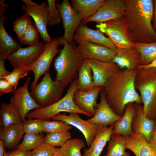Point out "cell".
<instances>
[{"label":"cell","instance_id":"2","mask_svg":"<svg viewBox=\"0 0 156 156\" xmlns=\"http://www.w3.org/2000/svg\"><path fill=\"white\" fill-rule=\"evenodd\" d=\"M138 70L137 68L120 69L109 79L104 86L108 103L119 115H123L128 104L142 103L135 86Z\"/></svg>","mask_w":156,"mask_h":156},{"label":"cell","instance_id":"15","mask_svg":"<svg viewBox=\"0 0 156 156\" xmlns=\"http://www.w3.org/2000/svg\"><path fill=\"white\" fill-rule=\"evenodd\" d=\"M45 44L42 42L26 48L21 47L8 57L14 67L23 65L28 66L34 62L43 51Z\"/></svg>","mask_w":156,"mask_h":156},{"label":"cell","instance_id":"18","mask_svg":"<svg viewBox=\"0 0 156 156\" xmlns=\"http://www.w3.org/2000/svg\"><path fill=\"white\" fill-rule=\"evenodd\" d=\"M47 1L42 2L36 7H30L24 5L22 10L34 19L35 24L44 42H51L52 39L47 30V19L48 13Z\"/></svg>","mask_w":156,"mask_h":156},{"label":"cell","instance_id":"25","mask_svg":"<svg viewBox=\"0 0 156 156\" xmlns=\"http://www.w3.org/2000/svg\"><path fill=\"white\" fill-rule=\"evenodd\" d=\"M24 134L22 123L20 122L1 129L0 139L2 141L5 149L13 150L16 148Z\"/></svg>","mask_w":156,"mask_h":156},{"label":"cell","instance_id":"17","mask_svg":"<svg viewBox=\"0 0 156 156\" xmlns=\"http://www.w3.org/2000/svg\"><path fill=\"white\" fill-rule=\"evenodd\" d=\"M86 59L92 72L95 86L104 87L109 79L120 70L112 61L104 62L91 59Z\"/></svg>","mask_w":156,"mask_h":156},{"label":"cell","instance_id":"10","mask_svg":"<svg viewBox=\"0 0 156 156\" xmlns=\"http://www.w3.org/2000/svg\"><path fill=\"white\" fill-rule=\"evenodd\" d=\"M31 77L27 78L23 86H20L13 92L10 103L18 111L21 118V122L26 118L27 114L31 111L40 108L31 96L28 90Z\"/></svg>","mask_w":156,"mask_h":156},{"label":"cell","instance_id":"30","mask_svg":"<svg viewBox=\"0 0 156 156\" xmlns=\"http://www.w3.org/2000/svg\"><path fill=\"white\" fill-rule=\"evenodd\" d=\"M91 71L87 61L84 59L83 63L78 70L77 89L85 90L95 86Z\"/></svg>","mask_w":156,"mask_h":156},{"label":"cell","instance_id":"49","mask_svg":"<svg viewBox=\"0 0 156 156\" xmlns=\"http://www.w3.org/2000/svg\"><path fill=\"white\" fill-rule=\"evenodd\" d=\"M5 149L2 141L0 140V156H5L6 153Z\"/></svg>","mask_w":156,"mask_h":156},{"label":"cell","instance_id":"31","mask_svg":"<svg viewBox=\"0 0 156 156\" xmlns=\"http://www.w3.org/2000/svg\"><path fill=\"white\" fill-rule=\"evenodd\" d=\"M141 57L140 65L148 64L156 59V41L150 43L134 42Z\"/></svg>","mask_w":156,"mask_h":156},{"label":"cell","instance_id":"51","mask_svg":"<svg viewBox=\"0 0 156 156\" xmlns=\"http://www.w3.org/2000/svg\"><path fill=\"white\" fill-rule=\"evenodd\" d=\"M101 156H107L106 155H105Z\"/></svg>","mask_w":156,"mask_h":156},{"label":"cell","instance_id":"12","mask_svg":"<svg viewBox=\"0 0 156 156\" xmlns=\"http://www.w3.org/2000/svg\"><path fill=\"white\" fill-rule=\"evenodd\" d=\"M51 119L64 121L77 128L83 135L88 147L94 141L99 127L98 125L91 123L87 120L82 119L77 113H70L68 115L59 113Z\"/></svg>","mask_w":156,"mask_h":156},{"label":"cell","instance_id":"11","mask_svg":"<svg viewBox=\"0 0 156 156\" xmlns=\"http://www.w3.org/2000/svg\"><path fill=\"white\" fill-rule=\"evenodd\" d=\"M60 11L63 23L64 33L63 37L68 43L73 41V36L82 19L72 8L68 0H63L61 3H56Z\"/></svg>","mask_w":156,"mask_h":156},{"label":"cell","instance_id":"41","mask_svg":"<svg viewBox=\"0 0 156 156\" xmlns=\"http://www.w3.org/2000/svg\"><path fill=\"white\" fill-rule=\"evenodd\" d=\"M59 148L44 142L32 150L31 156H52Z\"/></svg>","mask_w":156,"mask_h":156},{"label":"cell","instance_id":"29","mask_svg":"<svg viewBox=\"0 0 156 156\" xmlns=\"http://www.w3.org/2000/svg\"><path fill=\"white\" fill-rule=\"evenodd\" d=\"M127 142L125 137L118 134H112L107 147V156H130L125 151Z\"/></svg>","mask_w":156,"mask_h":156},{"label":"cell","instance_id":"42","mask_svg":"<svg viewBox=\"0 0 156 156\" xmlns=\"http://www.w3.org/2000/svg\"><path fill=\"white\" fill-rule=\"evenodd\" d=\"M14 90V87L7 80L4 79H0V96L13 92Z\"/></svg>","mask_w":156,"mask_h":156},{"label":"cell","instance_id":"20","mask_svg":"<svg viewBox=\"0 0 156 156\" xmlns=\"http://www.w3.org/2000/svg\"><path fill=\"white\" fill-rule=\"evenodd\" d=\"M141 104L134 103L136 113L132 122V133L143 135L148 142L156 125V120L145 115Z\"/></svg>","mask_w":156,"mask_h":156},{"label":"cell","instance_id":"37","mask_svg":"<svg viewBox=\"0 0 156 156\" xmlns=\"http://www.w3.org/2000/svg\"><path fill=\"white\" fill-rule=\"evenodd\" d=\"M27 66L23 65L14 67L11 73L3 78L8 81L14 87L17 88L19 80L26 76L29 72Z\"/></svg>","mask_w":156,"mask_h":156},{"label":"cell","instance_id":"48","mask_svg":"<svg viewBox=\"0 0 156 156\" xmlns=\"http://www.w3.org/2000/svg\"><path fill=\"white\" fill-rule=\"evenodd\" d=\"M154 8L153 18V27L154 30L156 29V0H154Z\"/></svg>","mask_w":156,"mask_h":156},{"label":"cell","instance_id":"39","mask_svg":"<svg viewBox=\"0 0 156 156\" xmlns=\"http://www.w3.org/2000/svg\"><path fill=\"white\" fill-rule=\"evenodd\" d=\"M48 13L47 25L49 27L59 24L62 19L60 12L56 6L55 0H48Z\"/></svg>","mask_w":156,"mask_h":156},{"label":"cell","instance_id":"22","mask_svg":"<svg viewBox=\"0 0 156 156\" xmlns=\"http://www.w3.org/2000/svg\"><path fill=\"white\" fill-rule=\"evenodd\" d=\"M140 54L135 47L129 48H117L112 61L120 69H135L140 65Z\"/></svg>","mask_w":156,"mask_h":156},{"label":"cell","instance_id":"35","mask_svg":"<svg viewBox=\"0 0 156 156\" xmlns=\"http://www.w3.org/2000/svg\"><path fill=\"white\" fill-rule=\"evenodd\" d=\"M43 132L49 133L55 132L69 131L72 126L61 120L53 121L42 120Z\"/></svg>","mask_w":156,"mask_h":156},{"label":"cell","instance_id":"40","mask_svg":"<svg viewBox=\"0 0 156 156\" xmlns=\"http://www.w3.org/2000/svg\"><path fill=\"white\" fill-rule=\"evenodd\" d=\"M22 123L25 133L38 134L43 132L41 119L27 118Z\"/></svg>","mask_w":156,"mask_h":156},{"label":"cell","instance_id":"3","mask_svg":"<svg viewBox=\"0 0 156 156\" xmlns=\"http://www.w3.org/2000/svg\"><path fill=\"white\" fill-rule=\"evenodd\" d=\"M60 51L54 63L56 72L55 80L66 86L77 77V71L82 64L84 59L74 41L68 43L64 39Z\"/></svg>","mask_w":156,"mask_h":156},{"label":"cell","instance_id":"6","mask_svg":"<svg viewBox=\"0 0 156 156\" xmlns=\"http://www.w3.org/2000/svg\"><path fill=\"white\" fill-rule=\"evenodd\" d=\"M66 87L60 82L53 80L49 70L30 94L40 107H45L60 100Z\"/></svg>","mask_w":156,"mask_h":156},{"label":"cell","instance_id":"36","mask_svg":"<svg viewBox=\"0 0 156 156\" xmlns=\"http://www.w3.org/2000/svg\"><path fill=\"white\" fill-rule=\"evenodd\" d=\"M40 33L35 24L32 21L28 27L24 34L19 40L21 43L30 45L39 43Z\"/></svg>","mask_w":156,"mask_h":156},{"label":"cell","instance_id":"34","mask_svg":"<svg viewBox=\"0 0 156 156\" xmlns=\"http://www.w3.org/2000/svg\"><path fill=\"white\" fill-rule=\"evenodd\" d=\"M71 138L69 131L47 133L44 136V142L54 146L62 147Z\"/></svg>","mask_w":156,"mask_h":156},{"label":"cell","instance_id":"13","mask_svg":"<svg viewBox=\"0 0 156 156\" xmlns=\"http://www.w3.org/2000/svg\"><path fill=\"white\" fill-rule=\"evenodd\" d=\"M73 40L79 45L88 42L100 44L113 50L117 48L109 39L98 30L88 27L86 24L81 22L76 29Z\"/></svg>","mask_w":156,"mask_h":156},{"label":"cell","instance_id":"14","mask_svg":"<svg viewBox=\"0 0 156 156\" xmlns=\"http://www.w3.org/2000/svg\"><path fill=\"white\" fill-rule=\"evenodd\" d=\"M8 5L5 0L0 1V59L5 60L13 53L21 47L20 44L10 36L6 31L5 20L8 17L4 15Z\"/></svg>","mask_w":156,"mask_h":156},{"label":"cell","instance_id":"33","mask_svg":"<svg viewBox=\"0 0 156 156\" xmlns=\"http://www.w3.org/2000/svg\"><path fill=\"white\" fill-rule=\"evenodd\" d=\"M44 135L25 133L22 142L18 144L16 149L27 151H31L44 142Z\"/></svg>","mask_w":156,"mask_h":156},{"label":"cell","instance_id":"50","mask_svg":"<svg viewBox=\"0 0 156 156\" xmlns=\"http://www.w3.org/2000/svg\"><path fill=\"white\" fill-rule=\"evenodd\" d=\"M52 156H63L62 153L60 148H59L56 152Z\"/></svg>","mask_w":156,"mask_h":156},{"label":"cell","instance_id":"24","mask_svg":"<svg viewBox=\"0 0 156 156\" xmlns=\"http://www.w3.org/2000/svg\"><path fill=\"white\" fill-rule=\"evenodd\" d=\"M123 136L126 140L127 149L131 151L135 156H156V152L143 135L132 133Z\"/></svg>","mask_w":156,"mask_h":156},{"label":"cell","instance_id":"44","mask_svg":"<svg viewBox=\"0 0 156 156\" xmlns=\"http://www.w3.org/2000/svg\"><path fill=\"white\" fill-rule=\"evenodd\" d=\"M148 142L152 148L156 152V125Z\"/></svg>","mask_w":156,"mask_h":156},{"label":"cell","instance_id":"16","mask_svg":"<svg viewBox=\"0 0 156 156\" xmlns=\"http://www.w3.org/2000/svg\"><path fill=\"white\" fill-rule=\"evenodd\" d=\"M100 102L95 108V114L87 120L91 123L98 126L112 125L120 119L122 116L115 113L108 103L104 88L100 92Z\"/></svg>","mask_w":156,"mask_h":156},{"label":"cell","instance_id":"52","mask_svg":"<svg viewBox=\"0 0 156 156\" xmlns=\"http://www.w3.org/2000/svg\"><path fill=\"white\" fill-rule=\"evenodd\" d=\"M155 31H156V29L155 30Z\"/></svg>","mask_w":156,"mask_h":156},{"label":"cell","instance_id":"5","mask_svg":"<svg viewBox=\"0 0 156 156\" xmlns=\"http://www.w3.org/2000/svg\"><path fill=\"white\" fill-rule=\"evenodd\" d=\"M77 80L76 77L70 84L67 93L58 101L48 107H40L31 111L27 114L26 118L49 120L62 112L79 113L88 117H93L92 114L78 108L73 101L74 93L77 89Z\"/></svg>","mask_w":156,"mask_h":156},{"label":"cell","instance_id":"27","mask_svg":"<svg viewBox=\"0 0 156 156\" xmlns=\"http://www.w3.org/2000/svg\"><path fill=\"white\" fill-rule=\"evenodd\" d=\"M105 0H71V5L82 19L92 16Z\"/></svg>","mask_w":156,"mask_h":156},{"label":"cell","instance_id":"8","mask_svg":"<svg viewBox=\"0 0 156 156\" xmlns=\"http://www.w3.org/2000/svg\"><path fill=\"white\" fill-rule=\"evenodd\" d=\"M63 40V37H54L51 42H45V48L39 57L33 63L27 66L29 71H32L34 74L31 90L35 87L40 77L49 70L53 59L61 50L57 48L60 45H62Z\"/></svg>","mask_w":156,"mask_h":156},{"label":"cell","instance_id":"45","mask_svg":"<svg viewBox=\"0 0 156 156\" xmlns=\"http://www.w3.org/2000/svg\"><path fill=\"white\" fill-rule=\"evenodd\" d=\"M11 72L5 69L4 66V60L0 59V79L3 78Z\"/></svg>","mask_w":156,"mask_h":156},{"label":"cell","instance_id":"1","mask_svg":"<svg viewBox=\"0 0 156 156\" xmlns=\"http://www.w3.org/2000/svg\"><path fill=\"white\" fill-rule=\"evenodd\" d=\"M124 17L134 42L156 41V31L153 27L154 2L152 0H124Z\"/></svg>","mask_w":156,"mask_h":156},{"label":"cell","instance_id":"28","mask_svg":"<svg viewBox=\"0 0 156 156\" xmlns=\"http://www.w3.org/2000/svg\"><path fill=\"white\" fill-rule=\"evenodd\" d=\"M0 121L1 128L21 122L20 114L16 109L10 103L4 102L0 105Z\"/></svg>","mask_w":156,"mask_h":156},{"label":"cell","instance_id":"38","mask_svg":"<svg viewBox=\"0 0 156 156\" xmlns=\"http://www.w3.org/2000/svg\"><path fill=\"white\" fill-rule=\"evenodd\" d=\"M32 22L31 17L26 13L14 21L13 30L16 33L19 40L24 34L28 27Z\"/></svg>","mask_w":156,"mask_h":156},{"label":"cell","instance_id":"19","mask_svg":"<svg viewBox=\"0 0 156 156\" xmlns=\"http://www.w3.org/2000/svg\"><path fill=\"white\" fill-rule=\"evenodd\" d=\"M102 86H95L88 90L77 89L74 92L73 101L76 106L81 110L93 116L97 104V99L100 91L104 88Z\"/></svg>","mask_w":156,"mask_h":156},{"label":"cell","instance_id":"23","mask_svg":"<svg viewBox=\"0 0 156 156\" xmlns=\"http://www.w3.org/2000/svg\"><path fill=\"white\" fill-rule=\"evenodd\" d=\"M113 128L112 125L99 126L94 141L88 148L84 150L83 156H100L106 143L110 139Z\"/></svg>","mask_w":156,"mask_h":156},{"label":"cell","instance_id":"46","mask_svg":"<svg viewBox=\"0 0 156 156\" xmlns=\"http://www.w3.org/2000/svg\"><path fill=\"white\" fill-rule=\"evenodd\" d=\"M156 68V59L150 64L145 65H139L137 69Z\"/></svg>","mask_w":156,"mask_h":156},{"label":"cell","instance_id":"32","mask_svg":"<svg viewBox=\"0 0 156 156\" xmlns=\"http://www.w3.org/2000/svg\"><path fill=\"white\" fill-rule=\"evenodd\" d=\"M86 146L83 140L78 138H71L60 149L63 156H83L81 150Z\"/></svg>","mask_w":156,"mask_h":156},{"label":"cell","instance_id":"21","mask_svg":"<svg viewBox=\"0 0 156 156\" xmlns=\"http://www.w3.org/2000/svg\"><path fill=\"white\" fill-rule=\"evenodd\" d=\"M78 48L83 59H91L102 61H112L116 50L100 44L88 42L78 45Z\"/></svg>","mask_w":156,"mask_h":156},{"label":"cell","instance_id":"7","mask_svg":"<svg viewBox=\"0 0 156 156\" xmlns=\"http://www.w3.org/2000/svg\"><path fill=\"white\" fill-rule=\"evenodd\" d=\"M96 29L106 35L117 48L134 47L127 28L124 16L97 23Z\"/></svg>","mask_w":156,"mask_h":156},{"label":"cell","instance_id":"9","mask_svg":"<svg viewBox=\"0 0 156 156\" xmlns=\"http://www.w3.org/2000/svg\"><path fill=\"white\" fill-rule=\"evenodd\" d=\"M125 12L124 0H105L94 15L83 19L81 22L86 24L90 22H104L123 17Z\"/></svg>","mask_w":156,"mask_h":156},{"label":"cell","instance_id":"26","mask_svg":"<svg viewBox=\"0 0 156 156\" xmlns=\"http://www.w3.org/2000/svg\"><path fill=\"white\" fill-rule=\"evenodd\" d=\"M135 113L134 103L127 105L121 118L112 125L114 127L112 134H118L123 136L130 135L132 133V122Z\"/></svg>","mask_w":156,"mask_h":156},{"label":"cell","instance_id":"43","mask_svg":"<svg viewBox=\"0 0 156 156\" xmlns=\"http://www.w3.org/2000/svg\"><path fill=\"white\" fill-rule=\"evenodd\" d=\"M31 151H25L16 149L6 152L5 156H31Z\"/></svg>","mask_w":156,"mask_h":156},{"label":"cell","instance_id":"4","mask_svg":"<svg viewBox=\"0 0 156 156\" xmlns=\"http://www.w3.org/2000/svg\"><path fill=\"white\" fill-rule=\"evenodd\" d=\"M135 86L139 92L145 115L156 118V68L138 69Z\"/></svg>","mask_w":156,"mask_h":156},{"label":"cell","instance_id":"47","mask_svg":"<svg viewBox=\"0 0 156 156\" xmlns=\"http://www.w3.org/2000/svg\"><path fill=\"white\" fill-rule=\"evenodd\" d=\"M22 1L24 3L25 5L30 7H36L39 5L30 0H22Z\"/></svg>","mask_w":156,"mask_h":156}]
</instances>
